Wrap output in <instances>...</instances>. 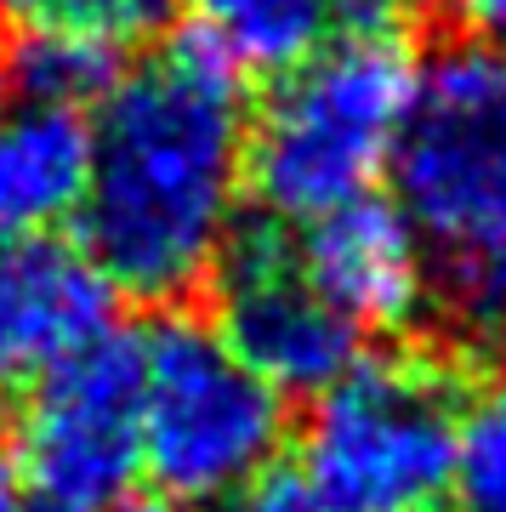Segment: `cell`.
<instances>
[{
	"mask_svg": "<svg viewBox=\"0 0 506 512\" xmlns=\"http://www.w3.org/2000/svg\"><path fill=\"white\" fill-rule=\"evenodd\" d=\"M143 353V473L182 507L234 501L273 473L285 399L199 313H165L137 336Z\"/></svg>",
	"mask_w": 506,
	"mask_h": 512,
	"instance_id": "3",
	"label": "cell"
},
{
	"mask_svg": "<svg viewBox=\"0 0 506 512\" xmlns=\"http://www.w3.org/2000/svg\"><path fill=\"white\" fill-rule=\"evenodd\" d=\"M35 18L86 29V35L109 40V46L126 52L137 40H154L165 23L177 18V0H40Z\"/></svg>",
	"mask_w": 506,
	"mask_h": 512,
	"instance_id": "15",
	"label": "cell"
},
{
	"mask_svg": "<svg viewBox=\"0 0 506 512\" xmlns=\"http://www.w3.org/2000/svg\"><path fill=\"white\" fill-rule=\"evenodd\" d=\"M143 353L137 336L103 330L63 353L23 404L18 421V461L35 478L46 501L69 507H109L131 495V478L143 473Z\"/></svg>",
	"mask_w": 506,
	"mask_h": 512,
	"instance_id": "6",
	"label": "cell"
},
{
	"mask_svg": "<svg viewBox=\"0 0 506 512\" xmlns=\"http://www.w3.org/2000/svg\"><path fill=\"white\" fill-rule=\"evenodd\" d=\"M0 512H23V478H18V461L0 456Z\"/></svg>",
	"mask_w": 506,
	"mask_h": 512,
	"instance_id": "19",
	"label": "cell"
},
{
	"mask_svg": "<svg viewBox=\"0 0 506 512\" xmlns=\"http://www.w3.org/2000/svg\"><path fill=\"white\" fill-rule=\"evenodd\" d=\"M217 336L285 399L325 393L359 365V325L330 308L279 228L234 234L217 262Z\"/></svg>",
	"mask_w": 506,
	"mask_h": 512,
	"instance_id": "7",
	"label": "cell"
},
{
	"mask_svg": "<svg viewBox=\"0 0 506 512\" xmlns=\"http://www.w3.org/2000/svg\"><path fill=\"white\" fill-rule=\"evenodd\" d=\"M461 404L433 365L359 359L313 393L296 478L319 512H438L455 473Z\"/></svg>",
	"mask_w": 506,
	"mask_h": 512,
	"instance_id": "4",
	"label": "cell"
},
{
	"mask_svg": "<svg viewBox=\"0 0 506 512\" xmlns=\"http://www.w3.org/2000/svg\"><path fill=\"white\" fill-rule=\"evenodd\" d=\"M416 57L393 18H353L273 80L245 126V188L273 222H313L370 194L410 103Z\"/></svg>",
	"mask_w": 506,
	"mask_h": 512,
	"instance_id": "2",
	"label": "cell"
},
{
	"mask_svg": "<svg viewBox=\"0 0 506 512\" xmlns=\"http://www.w3.org/2000/svg\"><path fill=\"white\" fill-rule=\"evenodd\" d=\"M91 177V120L18 103L0 114V234H52L80 211Z\"/></svg>",
	"mask_w": 506,
	"mask_h": 512,
	"instance_id": "10",
	"label": "cell"
},
{
	"mask_svg": "<svg viewBox=\"0 0 506 512\" xmlns=\"http://www.w3.org/2000/svg\"><path fill=\"white\" fill-rule=\"evenodd\" d=\"M461 6H467V18L478 23V35L506 46V0H461Z\"/></svg>",
	"mask_w": 506,
	"mask_h": 512,
	"instance_id": "17",
	"label": "cell"
},
{
	"mask_svg": "<svg viewBox=\"0 0 506 512\" xmlns=\"http://www.w3.org/2000/svg\"><path fill=\"white\" fill-rule=\"evenodd\" d=\"M239 63L188 29L126 69L91 120L80 251L109 291L177 302L217 274L245 194Z\"/></svg>",
	"mask_w": 506,
	"mask_h": 512,
	"instance_id": "1",
	"label": "cell"
},
{
	"mask_svg": "<svg viewBox=\"0 0 506 512\" xmlns=\"http://www.w3.org/2000/svg\"><path fill=\"white\" fill-rule=\"evenodd\" d=\"M199 29L239 69L285 74L353 23V0H194Z\"/></svg>",
	"mask_w": 506,
	"mask_h": 512,
	"instance_id": "11",
	"label": "cell"
},
{
	"mask_svg": "<svg viewBox=\"0 0 506 512\" xmlns=\"http://www.w3.org/2000/svg\"><path fill=\"white\" fill-rule=\"evenodd\" d=\"M404 6H416V0H353V18H398Z\"/></svg>",
	"mask_w": 506,
	"mask_h": 512,
	"instance_id": "20",
	"label": "cell"
},
{
	"mask_svg": "<svg viewBox=\"0 0 506 512\" xmlns=\"http://www.w3.org/2000/svg\"><path fill=\"white\" fill-rule=\"evenodd\" d=\"M444 302H450L455 330L478 353H506V234L455 251Z\"/></svg>",
	"mask_w": 506,
	"mask_h": 512,
	"instance_id": "14",
	"label": "cell"
},
{
	"mask_svg": "<svg viewBox=\"0 0 506 512\" xmlns=\"http://www.w3.org/2000/svg\"><path fill=\"white\" fill-rule=\"evenodd\" d=\"M450 501L455 512H506V382H489L461 404Z\"/></svg>",
	"mask_w": 506,
	"mask_h": 512,
	"instance_id": "13",
	"label": "cell"
},
{
	"mask_svg": "<svg viewBox=\"0 0 506 512\" xmlns=\"http://www.w3.org/2000/svg\"><path fill=\"white\" fill-rule=\"evenodd\" d=\"M6 74L18 86V103H52V109L86 114L91 103H103L114 92L126 63H120V46H109V40L40 18L35 29L18 35V46L6 57Z\"/></svg>",
	"mask_w": 506,
	"mask_h": 512,
	"instance_id": "12",
	"label": "cell"
},
{
	"mask_svg": "<svg viewBox=\"0 0 506 512\" xmlns=\"http://www.w3.org/2000/svg\"><path fill=\"white\" fill-rule=\"evenodd\" d=\"M302 228H308L296 245L302 274L319 285V296L347 325H359V336L364 330H404L421 319L427 296H433L427 239L410 228V217L393 200L359 194Z\"/></svg>",
	"mask_w": 506,
	"mask_h": 512,
	"instance_id": "9",
	"label": "cell"
},
{
	"mask_svg": "<svg viewBox=\"0 0 506 512\" xmlns=\"http://www.w3.org/2000/svg\"><path fill=\"white\" fill-rule=\"evenodd\" d=\"M393 205L427 245L472 251L506 234V46L450 40L416 63L398 120Z\"/></svg>",
	"mask_w": 506,
	"mask_h": 512,
	"instance_id": "5",
	"label": "cell"
},
{
	"mask_svg": "<svg viewBox=\"0 0 506 512\" xmlns=\"http://www.w3.org/2000/svg\"><path fill=\"white\" fill-rule=\"evenodd\" d=\"M109 512H188V507L154 490V495H120V501H109Z\"/></svg>",
	"mask_w": 506,
	"mask_h": 512,
	"instance_id": "18",
	"label": "cell"
},
{
	"mask_svg": "<svg viewBox=\"0 0 506 512\" xmlns=\"http://www.w3.org/2000/svg\"><path fill=\"white\" fill-rule=\"evenodd\" d=\"M228 512H319V501L308 495V484L296 473H262L256 484L234 495Z\"/></svg>",
	"mask_w": 506,
	"mask_h": 512,
	"instance_id": "16",
	"label": "cell"
},
{
	"mask_svg": "<svg viewBox=\"0 0 506 512\" xmlns=\"http://www.w3.org/2000/svg\"><path fill=\"white\" fill-rule=\"evenodd\" d=\"M109 325L114 291L80 245L52 234H0V404Z\"/></svg>",
	"mask_w": 506,
	"mask_h": 512,
	"instance_id": "8",
	"label": "cell"
},
{
	"mask_svg": "<svg viewBox=\"0 0 506 512\" xmlns=\"http://www.w3.org/2000/svg\"><path fill=\"white\" fill-rule=\"evenodd\" d=\"M23 512H91V507H69V501H46L40 495V501H23Z\"/></svg>",
	"mask_w": 506,
	"mask_h": 512,
	"instance_id": "21",
	"label": "cell"
}]
</instances>
